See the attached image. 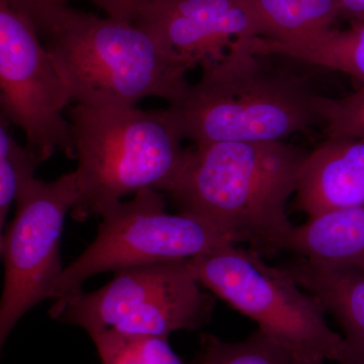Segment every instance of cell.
I'll use <instances>...</instances> for the list:
<instances>
[{
	"label": "cell",
	"mask_w": 364,
	"mask_h": 364,
	"mask_svg": "<svg viewBox=\"0 0 364 364\" xmlns=\"http://www.w3.org/2000/svg\"><path fill=\"white\" fill-rule=\"evenodd\" d=\"M306 154L284 141L195 144L167 195L179 213L220 225L252 250L279 252Z\"/></svg>",
	"instance_id": "1"
},
{
	"label": "cell",
	"mask_w": 364,
	"mask_h": 364,
	"mask_svg": "<svg viewBox=\"0 0 364 364\" xmlns=\"http://www.w3.org/2000/svg\"><path fill=\"white\" fill-rule=\"evenodd\" d=\"M72 104L136 107L146 97L169 104L189 86L191 67L135 23L62 7L40 31Z\"/></svg>",
	"instance_id": "2"
},
{
	"label": "cell",
	"mask_w": 364,
	"mask_h": 364,
	"mask_svg": "<svg viewBox=\"0 0 364 364\" xmlns=\"http://www.w3.org/2000/svg\"><path fill=\"white\" fill-rule=\"evenodd\" d=\"M260 55L235 41L226 56L168 109L193 143L272 142L325 124L329 98L303 81L267 68Z\"/></svg>",
	"instance_id": "3"
},
{
	"label": "cell",
	"mask_w": 364,
	"mask_h": 364,
	"mask_svg": "<svg viewBox=\"0 0 364 364\" xmlns=\"http://www.w3.org/2000/svg\"><path fill=\"white\" fill-rule=\"evenodd\" d=\"M66 114L78 162L72 219L102 215L124 196L146 189L171 191L188 149L168 107L142 111L74 104Z\"/></svg>",
	"instance_id": "4"
},
{
	"label": "cell",
	"mask_w": 364,
	"mask_h": 364,
	"mask_svg": "<svg viewBox=\"0 0 364 364\" xmlns=\"http://www.w3.org/2000/svg\"><path fill=\"white\" fill-rule=\"evenodd\" d=\"M200 286L250 318L299 364L341 363L344 340L320 299L252 249L226 246L188 259Z\"/></svg>",
	"instance_id": "5"
},
{
	"label": "cell",
	"mask_w": 364,
	"mask_h": 364,
	"mask_svg": "<svg viewBox=\"0 0 364 364\" xmlns=\"http://www.w3.org/2000/svg\"><path fill=\"white\" fill-rule=\"evenodd\" d=\"M166 202L156 191H140L130 202L116 203L100 215L92 243L59 277L50 316L56 318L67 301L83 293L86 280L100 273L136 265L186 260L240 244L237 235L195 215L165 212Z\"/></svg>",
	"instance_id": "6"
},
{
	"label": "cell",
	"mask_w": 364,
	"mask_h": 364,
	"mask_svg": "<svg viewBox=\"0 0 364 364\" xmlns=\"http://www.w3.org/2000/svg\"><path fill=\"white\" fill-rule=\"evenodd\" d=\"M200 287L188 259L136 265L114 272L102 289L67 301L56 318L88 334L112 330L168 338L210 322L215 299Z\"/></svg>",
	"instance_id": "7"
},
{
	"label": "cell",
	"mask_w": 364,
	"mask_h": 364,
	"mask_svg": "<svg viewBox=\"0 0 364 364\" xmlns=\"http://www.w3.org/2000/svg\"><path fill=\"white\" fill-rule=\"evenodd\" d=\"M76 200L74 171L51 182L33 179L16 198V215L0 239L4 267L0 344L26 313L52 299L65 268L60 255L62 230Z\"/></svg>",
	"instance_id": "8"
},
{
	"label": "cell",
	"mask_w": 364,
	"mask_h": 364,
	"mask_svg": "<svg viewBox=\"0 0 364 364\" xmlns=\"http://www.w3.org/2000/svg\"><path fill=\"white\" fill-rule=\"evenodd\" d=\"M71 105L33 21L0 0V114L23 130L43 162L58 150L75 159L66 114Z\"/></svg>",
	"instance_id": "9"
},
{
	"label": "cell",
	"mask_w": 364,
	"mask_h": 364,
	"mask_svg": "<svg viewBox=\"0 0 364 364\" xmlns=\"http://www.w3.org/2000/svg\"><path fill=\"white\" fill-rule=\"evenodd\" d=\"M135 23L191 69L220 61L235 41L267 35L253 0H147Z\"/></svg>",
	"instance_id": "10"
},
{
	"label": "cell",
	"mask_w": 364,
	"mask_h": 364,
	"mask_svg": "<svg viewBox=\"0 0 364 364\" xmlns=\"http://www.w3.org/2000/svg\"><path fill=\"white\" fill-rule=\"evenodd\" d=\"M296 196L309 218L364 205V138H327L308 153Z\"/></svg>",
	"instance_id": "11"
},
{
	"label": "cell",
	"mask_w": 364,
	"mask_h": 364,
	"mask_svg": "<svg viewBox=\"0 0 364 364\" xmlns=\"http://www.w3.org/2000/svg\"><path fill=\"white\" fill-rule=\"evenodd\" d=\"M282 267L338 323L344 334L340 364H364V272L317 264L299 256Z\"/></svg>",
	"instance_id": "12"
},
{
	"label": "cell",
	"mask_w": 364,
	"mask_h": 364,
	"mask_svg": "<svg viewBox=\"0 0 364 364\" xmlns=\"http://www.w3.org/2000/svg\"><path fill=\"white\" fill-rule=\"evenodd\" d=\"M282 251L317 264L364 272V205L309 218L294 226Z\"/></svg>",
	"instance_id": "13"
},
{
	"label": "cell",
	"mask_w": 364,
	"mask_h": 364,
	"mask_svg": "<svg viewBox=\"0 0 364 364\" xmlns=\"http://www.w3.org/2000/svg\"><path fill=\"white\" fill-rule=\"evenodd\" d=\"M267 39L305 42L331 31L339 0H253Z\"/></svg>",
	"instance_id": "14"
},
{
	"label": "cell",
	"mask_w": 364,
	"mask_h": 364,
	"mask_svg": "<svg viewBox=\"0 0 364 364\" xmlns=\"http://www.w3.org/2000/svg\"><path fill=\"white\" fill-rule=\"evenodd\" d=\"M296 58L312 65L343 72L364 85V21L347 30H331L299 45Z\"/></svg>",
	"instance_id": "15"
},
{
	"label": "cell",
	"mask_w": 364,
	"mask_h": 364,
	"mask_svg": "<svg viewBox=\"0 0 364 364\" xmlns=\"http://www.w3.org/2000/svg\"><path fill=\"white\" fill-rule=\"evenodd\" d=\"M42 158L28 145H21L14 136L13 124L0 114V229L23 188L36 179Z\"/></svg>",
	"instance_id": "16"
},
{
	"label": "cell",
	"mask_w": 364,
	"mask_h": 364,
	"mask_svg": "<svg viewBox=\"0 0 364 364\" xmlns=\"http://www.w3.org/2000/svg\"><path fill=\"white\" fill-rule=\"evenodd\" d=\"M102 364H186L168 338L100 330L90 334Z\"/></svg>",
	"instance_id": "17"
},
{
	"label": "cell",
	"mask_w": 364,
	"mask_h": 364,
	"mask_svg": "<svg viewBox=\"0 0 364 364\" xmlns=\"http://www.w3.org/2000/svg\"><path fill=\"white\" fill-rule=\"evenodd\" d=\"M200 340L198 364H299L259 329L238 342L223 341L208 334Z\"/></svg>",
	"instance_id": "18"
},
{
	"label": "cell",
	"mask_w": 364,
	"mask_h": 364,
	"mask_svg": "<svg viewBox=\"0 0 364 364\" xmlns=\"http://www.w3.org/2000/svg\"><path fill=\"white\" fill-rule=\"evenodd\" d=\"M325 131L327 138H364V85L340 100L329 98Z\"/></svg>",
	"instance_id": "19"
},
{
	"label": "cell",
	"mask_w": 364,
	"mask_h": 364,
	"mask_svg": "<svg viewBox=\"0 0 364 364\" xmlns=\"http://www.w3.org/2000/svg\"><path fill=\"white\" fill-rule=\"evenodd\" d=\"M9 6L25 14L37 28L38 33L59 9L66 6V0H4Z\"/></svg>",
	"instance_id": "20"
},
{
	"label": "cell",
	"mask_w": 364,
	"mask_h": 364,
	"mask_svg": "<svg viewBox=\"0 0 364 364\" xmlns=\"http://www.w3.org/2000/svg\"><path fill=\"white\" fill-rule=\"evenodd\" d=\"M67 2L69 0H66ZM102 9L109 18L135 23L147 0H88Z\"/></svg>",
	"instance_id": "21"
},
{
	"label": "cell",
	"mask_w": 364,
	"mask_h": 364,
	"mask_svg": "<svg viewBox=\"0 0 364 364\" xmlns=\"http://www.w3.org/2000/svg\"><path fill=\"white\" fill-rule=\"evenodd\" d=\"M339 16L353 23H363L364 0H339Z\"/></svg>",
	"instance_id": "22"
}]
</instances>
